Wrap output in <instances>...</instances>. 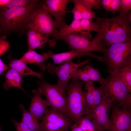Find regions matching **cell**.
I'll list each match as a JSON object with an SVG mask.
<instances>
[{
  "label": "cell",
  "mask_w": 131,
  "mask_h": 131,
  "mask_svg": "<svg viewBox=\"0 0 131 131\" xmlns=\"http://www.w3.org/2000/svg\"><path fill=\"white\" fill-rule=\"evenodd\" d=\"M41 0H33L24 6L12 8L0 11V24L3 36L12 32L21 35L28 30L33 14Z\"/></svg>",
  "instance_id": "cell-1"
},
{
  "label": "cell",
  "mask_w": 131,
  "mask_h": 131,
  "mask_svg": "<svg viewBox=\"0 0 131 131\" xmlns=\"http://www.w3.org/2000/svg\"><path fill=\"white\" fill-rule=\"evenodd\" d=\"M127 15L120 14L110 18L97 17L95 23L100 32L102 42L106 47L131 41V27Z\"/></svg>",
  "instance_id": "cell-2"
},
{
  "label": "cell",
  "mask_w": 131,
  "mask_h": 131,
  "mask_svg": "<svg viewBox=\"0 0 131 131\" xmlns=\"http://www.w3.org/2000/svg\"><path fill=\"white\" fill-rule=\"evenodd\" d=\"M57 39L65 41L70 49L79 51L98 52L104 55L107 48L102 42L101 35L98 33L94 38L90 32L83 31L79 33L61 35L55 40Z\"/></svg>",
  "instance_id": "cell-3"
},
{
  "label": "cell",
  "mask_w": 131,
  "mask_h": 131,
  "mask_svg": "<svg viewBox=\"0 0 131 131\" xmlns=\"http://www.w3.org/2000/svg\"><path fill=\"white\" fill-rule=\"evenodd\" d=\"M85 82L72 78L68 84L66 100L67 115L74 123L85 115L87 105L82 87Z\"/></svg>",
  "instance_id": "cell-4"
},
{
  "label": "cell",
  "mask_w": 131,
  "mask_h": 131,
  "mask_svg": "<svg viewBox=\"0 0 131 131\" xmlns=\"http://www.w3.org/2000/svg\"><path fill=\"white\" fill-rule=\"evenodd\" d=\"M106 83L101 86L103 94L112 104L121 108L131 110V95L116 73H110Z\"/></svg>",
  "instance_id": "cell-5"
},
{
  "label": "cell",
  "mask_w": 131,
  "mask_h": 131,
  "mask_svg": "<svg viewBox=\"0 0 131 131\" xmlns=\"http://www.w3.org/2000/svg\"><path fill=\"white\" fill-rule=\"evenodd\" d=\"M104 55L109 74L116 73L131 64V41L111 45L107 48Z\"/></svg>",
  "instance_id": "cell-6"
},
{
  "label": "cell",
  "mask_w": 131,
  "mask_h": 131,
  "mask_svg": "<svg viewBox=\"0 0 131 131\" xmlns=\"http://www.w3.org/2000/svg\"><path fill=\"white\" fill-rule=\"evenodd\" d=\"M66 25L65 20L58 22L54 20L49 12L40 4L34 11L28 30L36 29L45 35L52 36L55 39L59 31Z\"/></svg>",
  "instance_id": "cell-7"
},
{
  "label": "cell",
  "mask_w": 131,
  "mask_h": 131,
  "mask_svg": "<svg viewBox=\"0 0 131 131\" xmlns=\"http://www.w3.org/2000/svg\"><path fill=\"white\" fill-rule=\"evenodd\" d=\"M37 84L52 109L67 116L66 91L57 84H49L43 80L38 81Z\"/></svg>",
  "instance_id": "cell-8"
},
{
  "label": "cell",
  "mask_w": 131,
  "mask_h": 131,
  "mask_svg": "<svg viewBox=\"0 0 131 131\" xmlns=\"http://www.w3.org/2000/svg\"><path fill=\"white\" fill-rule=\"evenodd\" d=\"M91 60L87 59L77 63L70 60L56 66L50 63L46 66L48 72L52 74H56L58 78L56 84L62 89L66 90L69 84L70 79L72 78L75 71L80 67L88 64Z\"/></svg>",
  "instance_id": "cell-9"
},
{
  "label": "cell",
  "mask_w": 131,
  "mask_h": 131,
  "mask_svg": "<svg viewBox=\"0 0 131 131\" xmlns=\"http://www.w3.org/2000/svg\"><path fill=\"white\" fill-rule=\"evenodd\" d=\"M41 123L43 131H66L73 122L69 117L52 109H47Z\"/></svg>",
  "instance_id": "cell-10"
},
{
  "label": "cell",
  "mask_w": 131,
  "mask_h": 131,
  "mask_svg": "<svg viewBox=\"0 0 131 131\" xmlns=\"http://www.w3.org/2000/svg\"><path fill=\"white\" fill-rule=\"evenodd\" d=\"M112 103L103 95L102 100L94 109L85 115L94 123L97 131H106Z\"/></svg>",
  "instance_id": "cell-11"
},
{
  "label": "cell",
  "mask_w": 131,
  "mask_h": 131,
  "mask_svg": "<svg viewBox=\"0 0 131 131\" xmlns=\"http://www.w3.org/2000/svg\"><path fill=\"white\" fill-rule=\"evenodd\" d=\"M107 131H128L131 130V110L113 105Z\"/></svg>",
  "instance_id": "cell-12"
},
{
  "label": "cell",
  "mask_w": 131,
  "mask_h": 131,
  "mask_svg": "<svg viewBox=\"0 0 131 131\" xmlns=\"http://www.w3.org/2000/svg\"><path fill=\"white\" fill-rule=\"evenodd\" d=\"M26 35L28 50H34L37 48H43L47 43L50 48L53 47L56 44L54 39H50L49 36L34 28L28 30Z\"/></svg>",
  "instance_id": "cell-13"
},
{
  "label": "cell",
  "mask_w": 131,
  "mask_h": 131,
  "mask_svg": "<svg viewBox=\"0 0 131 131\" xmlns=\"http://www.w3.org/2000/svg\"><path fill=\"white\" fill-rule=\"evenodd\" d=\"M49 58L52 59L55 64H61L69 61L72 60L76 57H80L83 56H88L92 57L98 60L104 62V56H99L91 53L81 52L74 50L70 51L59 53L55 54L50 50L47 53Z\"/></svg>",
  "instance_id": "cell-14"
},
{
  "label": "cell",
  "mask_w": 131,
  "mask_h": 131,
  "mask_svg": "<svg viewBox=\"0 0 131 131\" xmlns=\"http://www.w3.org/2000/svg\"><path fill=\"white\" fill-rule=\"evenodd\" d=\"M69 0H41L42 7L54 17L55 21L65 20L66 12V6Z\"/></svg>",
  "instance_id": "cell-15"
},
{
  "label": "cell",
  "mask_w": 131,
  "mask_h": 131,
  "mask_svg": "<svg viewBox=\"0 0 131 131\" xmlns=\"http://www.w3.org/2000/svg\"><path fill=\"white\" fill-rule=\"evenodd\" d=\"M32 92L34 95L32 98L29 110L39 121L41 120L47 107L49 106V105L46 99L42 98L41 96L43 95L39 87L33 90Z\"/></svg>",
  "instance_id": "cell-16"
},
{
  "label": "cell",
  "mask_w": 131,
  "mask_h": 131,
  "mask_svg": "<svg viewBox=\"0 0 131 131\" xmlns=\"http://www.w3.org/2000/svg\"><path fill=\"white\" fill-rule=\"evenodd\" d=\"M49 58L47 53L40 54L31 50H28L19 60L26 65L31 63L38 66L41 70L44 71L46 69L45 62Z\"/></svg>",
  "instance_id": "cell-17"
},
{
  "label": "cell",
  "mask_w": 131,
  "mask_h": 131,
  "mask_svg": "<svg viewBox=\"0 0 131 131\" xmlns=\"http://www.w3.org/2000/svg\"><path fill=\"white\" fill-rule=\"evenodd\" d=\"M8 58L9 60L8 68L15 70L22 78L25 76L32 75L36 76L41 80H43L42 73L34 71L19 59H14L11 55H9Z\"/></svg>",
  "instance_id": "cell-18"
},
{
  "label": "cell",
  "mask_w": 131,
  "mask_h": 131,
  "mask_svg": "<svg viewBox=\"0 0 131 131\" xmlns=\"http://www.w3.org/2000/svg\"><path fill=\"white\" fill-rule=\"evenodd\" d=\"M4 75L5 81L3 86L5 90H8L12 87H16L28 94L21 85L22 78L16 71L13 69L8 68Z\"/></svg>",
  "instance_id": "cell-19"
},
{
  "label": "cell",
  "mask_w": 131,
  "mask_h": 131,
  "mask_svg": "<svg viewBox=\"0 0 131 131\" xmlns=\"http://www.w3.org/2000/svg\"><path fill=\"white\" fill-rule=\"evenodd\" d=\"M18 106L22 112L21 121L33 131H43L41 123L39 122L29 111L25 109L23 104H20Z\"/></svg>",
  "instance_id": "cell-20"
},
{
  "label": "cell",
  "mask_w": 131,
  "mask_h": 131,
  "mask_svg": "<svg viewBox=\"0 0 131 131\" xmlns=\"http://www.w3.org/2000/svg\"><path fill=\"white\" fill-rule=\"evenodd\" d=\"M74 4L75 6L81 13L82 19H96L95 13L92 11L87 7L83 2V0H70Z\"/></svg>",
  "instance_id": "cell-21"
},
{
  "label": "cell",
  "mask_w": 131,
  "mask_h": 131,
  "mask_svg": "<svg viewBox=\"0 0 131 131\" xmlns=\"http://www.w3.org/2000/svg\"><path fill=\"white\" fill-rule=\"evenodd\" d=\"M116 73L126 87L128 91L131 92V64L120 69Z\"/></svg>",
  "instance_id": "cell-22"
},
{
  "label": "cell",
  "mask_w": 131,
  "mask_h": 131,
  "mask_svg": "<svg viewBox=\"0 0 131 131\" xmlns=\"http://www.w3.org/2000/svg\"><path fill=\"white\" fill-rule=\"evenodd\" d=\"M82 29L80 20H73L70 24L66 25L58 32V34L56 38L62 35L70 34L74 33H79L83 31Z\"/></svg>",
  "instance_id": "cell-23"
},
{
  "label": "cell",
  "mask_w": 131,
  "mask_h": 131,
  "mask_svg": "<svg viewBox=\"0 0 131 131\" xmlns=\"http://www.w3.org/2000/svg\"><path fill=\"white\" fill-rule=\"evenodd\" d=\"M87 71L90 81L93 82H99L101 86L105 84L107 81V78H103L100 74L98 69L94 68L90 65H88L84 67Z\"/></svg>",
  "instance_id": "cell-24"
},
{
  "label": "cell",
  "mask_w": 131,
  "mask_h": 131,
  "mask_svg": "<svg viewBox=\"0 0 131 131\" xmlns=\"http://www.w3.org/2000/svg\"><path fill=\"white\" fill-rule=\"evenodd\" d=\"M84 131H97L94 123L88 117L84 115L74 123Z\"/></svg>",
  "instance_id": "cell-25"
},
{
  "label": "cell",
  "mask_w": 131,
  "mask_h": 131,
  "mask_svg": "<svg viewBox=\"0 0 131 131\" xmlns=\"http://www.w3.org/2000/svg\"><path fill=\"white\" fill-rule=\"evenodd\" d=\"M80 21L83 30L89 32L91 31L96 32L97 33L100 32L97 25L95 22H93L92 19H82Z\"/></svg>",
  "instance_id": "cell-26"
},
{
  "label": "cell",
  "mask_w": 131,
  "mask_h": 131,
  "mask_svg": "<svg viewBox=\"0 0 131 131\" xmlns=\"http://www.w3.org/2000/svg\"><path fill=\"white\" fill-rule=\"evenodd\" d=\"M72 78L81 80L85 82L90 81L88 73L84 67L77 69L74 73Z\"/></svg>",
  "instance_id": "cell-27"
},
{
  "label": "cell",
  "mask_w": 131,
  "mask_h": 131,
  "mask_svg": "<svg viewBox=\"0 0 131 131\" xmlns=\"http://www.w3.org/2000/svg\"><path fill=\"white\" fill-rule=\"evenodd\" d=\"M94 82H92L91 87L95 107L100 102L102 99L103 93L101 86L99 87H96L94 85Z\"/></svg>",
  "instance_id": "cell-28"
},
{
  "label": "cell",
  "mask_w": 131,
  "mask_h": 131,
  "mask_svg": "<svg viewBox=\"0 0 131 131\" xmlns=\"http://www.w3.org/2000/svg\"><path fill=\"white\" fill-rule=\"evenodd\" d=\"M32 1V0H8L2 11L15 7L25 5Z\"/></svg>",
  "instance_id": "cell-29"
},
{
  "label": "cell",
  "mask_w": 131,
  "mask_h": 131,
  "mask_svg": "<svg viewBox=\"0 0 131 131\" xmlns=\"http://www.w3.org/2000/svg\"><path fill=\"white\" fill-rule=\"evenodd\" d=\"M131 9V0H120V14L127 15Z\"/></svg>",
  "instance_id": "cell-30"
},
{
  "label": "cell",
  "mask_w": 131,
  "mask_h": 131,
  "mask_svg": "<svg viewBox=\"0 0 131 131\" xmlns=\"http://www.w3.org/2000/svg\"><path fill=\"white\" fill-rule=\"evenodd\" d=\"M6 36L0 37V57L8 50L9 47V44L6 41Z\"/></svg>",
  "instance_id": "cell-31"
},
{
  "label": "cell",
  "mask_w": 131,
  "mask_h": 131,
  "mask_svg": "<svg viewBox=\"0 0 131 131\" xmlns=\"http://www.w3.org/2000/svg\"><path fill=\"white\" fill-rule=\"evenodd\" d=\"M101 0H83L86 6L92 10V8L99 9L101 7Z\"/></svg>",
  "instance_id": "cell-32"
},
{
  "label": "cell",
  "mask_w": 131,
  "mask_h": 131,
  "mask_svg": "<svg viewBox=\"0 0 131 131\" xmlns=\"http://www.w3.org/2000/svg\"><path fill=\"white\" fill-rule=\"evenodd\" d=\"M11 120L15 126L16 131H33L22 121L19 122L14 119H12Z\"/></svg>",
  "instance_id": "cell-33"
},
{
  "label": "cell",
  "mask_w": 131,
  "mask_h": 131,
  "mask_svg": "<svg viewBox=\"0 0 131 131\" xmlns=\"http://www.w3.org/2000/svg\"><path fill=\"white\" fill-rule=\"evenodd\" d=\"M120 5V0H112L109 9V11L112 12L115 14L117 11H119Z\"/></svg>",
  "instance_id": "cell-34"
},
{
  "label": "cell",
  "mask_w": 131,
  "mask_h": 131,
  "mask_svg": "<svg viewBox=\"0 0 131 131\" xmlns=\"http://www.w3.org/2000/svg\"><path fill=\"white\" fill-rule=\"evenodd\" d=\"M74 17V20H81L82 19L81 14L77 8L75 6L71 11Z\"/></svg>",
  "instance_id": "cell-35"
},
{
  "label": "cell",
  "mask_w": 131,
  "mask_h": 131,
  "mask_svg": "<svg viewBox=\"0 0 131 131\" xmlns=\"http://www.w3.org/2000/svg\"><path fill=\"white\" fill-rule=\"evenodd\" d=\"M112 0H101V5L103 7L106 11V15L109 11V9Z\"/></svg>",
  "instance_id": "cell-36"
},
{
  "label": "cell",
  "mask_w": 131,
  "mask_h": 131,
  "mask_svg": "<svg viewBox=\"0 0 131 131\" xmlns=\"http://www.w3.org/2000/svg\"><path fill=\"white\" fill-rule=\"evenodd\" d=\"M8 69L6 65L3 62L0 58V75Z\"/></svg>",
  "instance_id": "cell-37"
},
{
  "label": "cell",
  "mask_w": 131,
  "mask_h": 131,
  "mask_svg": "<svg viewBox=\"0 0 131 131\" xmlns=\"http://www.w3.org/2000/svg\"><path fill=\"white\" fill-rule=\"evenodd\" d=\"M70 128L71 131H84L75 123L72 124Z\"/></svg>",
  "instance_id": "cell-38"
},
{
  "label": "cell",
  "mask_w": 131,
  "mask_h": 131,
  "mask_svg": "<svg viewBox=\"0 0 131 131\" xmlns=\"http://www.w3.org/2000/svg\"><path fill=\"white\" fill-rule=\"evenodd\" d=\"M127 17L128 19L130 22V23H131V12L129 13L127 15Z\"/></svg>",
  "instance_id": "cell-39"
},
{
  "label": "cell",
  "mask_w": 131,
  "mask_h": 131,
  "mask_svg": "<svg viewBox=\"0 0 131 131\" xmlns=\"http://www.w3.org/2000/svg\"><path fill=\"white\" fill-rule=\"evenodd\" d=\"M1 33H2V31L1 25L0 24V34Z\"/></svg>",
  "instance_id": "cell-40"
},
{
  "label": "cell",
  "mask_w": 131,
  "mask_h": 131,
  "mask_svg": "<svg viewBox=\"0 0 131 131\" xmlns=\"http://www.w3.org/2000/svg\"><path fill=\"white\" fill-rule=\"evenodd\" d=\"M1 127L0 125V131H1Z\"/></svg>",
  "instance_id": "cell-41"
},
{
  "label": "cell",
  "mask_w": 131,
  "mask_h": 131,
  "mask_svg": "<svg viewBox=\"0 0 131 131\" xmlns=\"http://www.w3.org/2000/svg\"><path fill=\"white\" fill-rule=\"evenodd\" d=\"M69 131L68 130H67V131Z\"/></svg>",
  "instance_id": "cell-42"
},
{
  "label": "cell",
  "mask_w": 131,
  "mask_h": 131,
  "mask_svg": "<svg viewBox=\"0 0 131 131\" xmlns=\"http://www.w3.org/2000/svg\"></svg>",
  "instance_id": "cell-43"
}]
</instances>
